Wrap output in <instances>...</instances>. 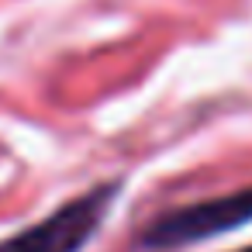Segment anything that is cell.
<instances>
[{"mask_svg": "<svg viewBox=\"0 0 252 252\" xmlns=\"http://www.w3.org/2000/svg\"><path fill=\"white\" fill-rule=\"evenodd\" d=\"M252 221V187L180 204L169 211H159L142 231H138V249L145 252H176L183 245H197L218 235H228L242 224Z\"/></svg>", "mask_w": 252, "mask_h": 252, "instance_id": "1", "label": "cell"}, {"mask_svg": "<svg viewBox=\"0 0 252 252\" xmlns=\"http://www.w3.org/2000/svg\"><path fill=\"white\" fill-rule=\"evenodd\" d=\"M118 190L121 183H100L76 193L42 221L0 238V252H83L114 207Z\"/></svg>", "mask_w": 252, "mask_h": 252, "instance_id": "2", "label": "cell"}, {"mask_svg": "<svg viewBox=\"0 0 252 252\" xmlns=\"http://www.w3.org/2000/svg\"><path fill=\"white\" fill-rule=\"evenodd\" d=\"M235 252H252V245H245V249H235Z\"/></svg>", "mask_w": 252, "mask_h": 252, "instance_id": "3", "label": "cell"}]
</instances>
